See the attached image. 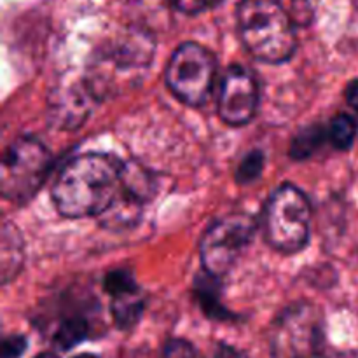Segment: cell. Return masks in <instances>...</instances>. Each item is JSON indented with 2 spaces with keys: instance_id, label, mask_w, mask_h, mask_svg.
<instances>
[{
  "instance_id": "obj_19",
  "label": "cell",
  "mask_w": 358,
  "mask_h": 358,
  "mask_svg": "<svg viewBox=\"0 0 358 358\" xmlns=\"http://www.w3.org/2000/svg\"><path fill=\"white\" fill-rule=\"evenodd\" d=\"M213 358H254L248 355L247 352L240 348H234V346L226 345V343H219L213 352Z\"/></svg>"
},
{
  "instance_id": "obj_18",
  "label": "cell",
  "mask_w": 358,
  "mask_h": 358,
  "mask_svg": "<svg viewBox=\"0 0 358 358\" xmlns=\"http://www.w3.org/2000/svg\"><path fill=\"white\" fill-rule=\"evenodd\" d=\"M170 2L173 3L178 10H182V13L199 14L217 7L222 0H170Z\"/></svg>"
},
{
  "instance_id": "obj_12",
  "label": "cell",
  "mask_w": 358,
  "mask_h": 358,
  "mask_svg": "<svg viewBox=\"0 0 358 358\" xmlns=\"http://www.w3.org/2000/svg\"><path fill=\"white\" fill-rule=\"evenodd\" d=\"M23 264V241L20 231L6 222L2 227V280L3 283L17 275Z\"/></svg>"
},
{
  "instance_id": "obj_11",
  "label": "cell",
  "mask_w": 358,
  "mask_h": 358,
  "mask_svg": "<svg viewBox=\"0 0 358 358\" xmlns=\"http://www.w3.org/2000/svg\"><path fill=\"white\" fill-rule=\"evenodd\" d=\"M194 297L206 318L215 322H234L236 315L227 310L222 303V283L219 276L203 273L194 280Z\"/></svg>"
},
{
  "instance_id": "obj_2",
  "label": "cell",
  "mask_w": 358,
  "mask_h": 358,
  "mask_svg": "<svg viewBox=\"0 0 358 358\" xmlns=\"http://www.w3.org/2000/svg\"><path fill=\"white\" fill-rule=\"evenodd\" d=\"M236 17L241 42L255 59L280 65L292 58L296 30L278 0H241Z\"/></svg>"
},
{
  "instance_id": "obj_9",
  "label": "cell",
  "mask_w": 358,
  "mask_h": 358,
  "mask_svg": "<svg viewBox=\"0 0 358 358\" xmlns=\"http://www.w3.org/2000/svg\"><path fill=\"white\" fill-rule=\"evenodd\" d=\"M105 292L110 296V313L119 331H129L142 318L145 310V299L142 289L129 271L115 269L103 280Z\"/></svg>"
},
{
  "instance_id": "obj_20",
  "label": "cell",
  "mask_w": 358,
  "mask_h": 358,
  "mask_svg": "<svg viewBox=\"0 0 358 358\" xmlns=\"http://www.w3.org/2000/svg\"><path fill=\"white\" fill-rule=\"evenodd\" d=\"M346 101L350 103V107L353 108V110L358 112V79L352 80V83L346 86Z\"/></svg>"
},
{
  "instance_id": "obj_22",
  "label": "cell",
  "mask_w": 358,
  "mask_h": 358,
  "mask_svg": "<svg viewBox=\"0 0 358 358\" xmlns=\"http://www.w3.org/2000/svg\"><path fill=\"white\" fill-rule=\"evenodd\" d=\"M72 358H100V357L94 355V353H79V355H76Z\"/></svg>"
},
{
  "instance_id": "obj_3",
  "label": "cell",
  "mask_w": 358,
  "mask_h": 358,
  "mask_svg": "<svg viewBox=\"0 0 358 358\" xmlns=\"http://www.w3.org/2000/svg\"><path fill=\"white\" fill-rule=\"evenodd\" d=\"M324 311L311 303H294L280 311L268 331L273 358H320L325 353Z\"/></svg>"
},
{
  "instance_id": "obj_15",
  "label": "cell",
  "mask_w": 358,
  "mask_h": 358,
  "mask_svg": "<svg viewBox=\"0 0 358 358\" xmlns=\"http://www.w3.org/2000/svg\"><path fill=\"white\" fill-rule=\"evenodd\" d=\"M262 170H264V154L261 150H252L238 164L236 182L238 184H248V182L257 180Z\"/></svg>"
},
{
  "instance_id": "obj_1",
  "label": "cell",
  "mask_w": 358,
  "mask_h": 358,
  "mask_svg": "<svg viewBox=\"0 0 358 358\" xmlns=\"http://www.w3.org/2000/svg\"><path fill=\"white\" fill-rule=\"evenodd\" d=\"M126 168L114 154H79L56 178L52 187L56 210L66 219L103 215L124 187Z\"/></svg>"
},
{
  "instance_id": "obj_5",
  "label": "cell",
  "mask_w": 358,
  "mask_h": 358,
  "mask_svg": "<svg viewBox=\"0 0 358 358\" xmlns=\"http://www.w3.org/2000/svg\"><path fill=\"white\" fill-rule=\"evenodd\" d=\"M52 168V157L44 143L34 136H21L7 147L2 159V194L16 205L30 201Z\"/></svg>"
},
{
  "instance_id": "obj_6",
  "label": "cell",
  "mask_w": 358,
  "mask_h": 358,
  "mask_svg": "<svg viewBox=\"0 0 358 358\" xmlns=\"http://www.w3.org/2000/svg\"><path fill=\"white\" fill-rule=\"evenodd\" d=\"M215 72L217 63L212 51L198 42H184L168 62L166 84L185 105L201 107L212 94Z\"/></svg>"
},
{
  "instance_id": "obj_16",
  "label": "cell",
  "mask_w": 358,
  "mask_h": 358,
  "mask_svg": "<svg viewBox=\"0 0 358 358\" xmlns=\"http://www.w3.org/2000/svg\"><path fill=\"white\" fill-rule=\"evenodd\" d=\"M159 358H206L192 345L191 341L184 338H171L168 339L166 345L163 346Z\"/></svg>"
},
{
  "instance_id": "obj_13",
  "label": "cell",
  "mask_w": 358,
  "mask_h": 358,
  "mask_svg": "<svg viewBox=\"0 0 358 358\" xmlns=\"http://www.w3.org/2000/svg\"><path fill=\"white\" fill-rule=\"evenodd\" d=\"M325 129H327V142L336 150H348L355 143L358 126L352 115L338 114L331 119Z\"/></svg>"
},
{
  "instance_id": "obj_7",
  "label": "cell",
  "mask_w": 358,
  "mask_h": 358,
  "mask_svg": "<svg viewBox=\"0 0 358 358\" xmlns=\"http://www.w3.org/2000/svg\"><path fill=\"white\" fill-rule=\"evenodd\" d=\"M255 220L247 213H231L215 220L199 241L203 269L213 276H226L255 236Z\"/></svg>"
},
{
  "instance_id": "obj_23",
  "label": "cell",
  "mask_w": 358,
  "mask_h": 358,
  "mask_svg": "<svg viewBox=\"0 0 358 358\" xmlns=\"http://www.w3.org/2000/svg\"><path fill=\"white\" fill-rule=\"evenodd\" d=\"M320 358H348V357H343V355H332V357H329L327 353H324V355H322Z\"/></svg>"
},
{
  "instance_id": "obj_17",
  "label": "cell",
  "mask_w": 358,
  "mask_h": 358,
  "mask_svg": "<svg viewBox=\"0 0 358 358\" xmlns=\"http://www.w3.org/2000/svg\"><path fill=\"white\" fill-rule=\"evenodd\" d=\"M27 348L28 339L23 334L7 336L2 341V358H20Z\"/></svg>"
},
{
  "instance_id": "obj_8",
  "label": "cell",
  "mask_w": 358,
  "mask_h": 358,
  "mask_svg": "<svg viewBox=\"0 0 358 358\" xmlns=\"http://www.w3.org/2000/svg\"><path fill=\"white\" fill-rule=\"evenodd\" d=\"M259 107V86L255 77L241 65L224 73L219 94V115L231 126H243L254 119Z\"/></svg>"
},
{
  "instance_id": "obj_14",
  "label": "cell",
  "mask_w": 358,
  "mask_h": 358,
  "mask_svg": "<svg viewBox=\"0 0 358 358\" xmlns=\"http://www.w3.org/2000/svg\"><path fill=\"white\" fill-rule=\"evenodd\" d=\"M324 142H327V129L322 128V126H311V128H306L294 138L290 154L296 159L303 161L306 157L313 156Z\"/></svg>"
},
{
  "instance_id": "obj_4",
  "label": "cell",
  "mask_w": 358,
  "mask_h": 358,
  "mask_svg": "<svg viewBox=\"0 0 358 358\" xmlns=\"http://www.w3.org/2000/svg\"><path fill=\"white\" fill-rule=\"evenodd\" d=\"M311 206L304 192L283 184L269 196L264 208V236L273 248L285 254L301 252L310 241Z\"/></svg>"
},
{
  "instance_id": "obj_21",
  "label": "cell",
  "mask_w": 358,
  "mask_h": 358,
  "mask_svg": "<svg viewBox=\"0 0 358 358\" xmlns=\"http://www.w3.org/2000/svg\"><path fill=\"white\" fill-rule=\"evenodd\" d=\"M34 358H59V357L52 352H42V353H38V355H35Z\"/></svg>"
},
{
  "instance_id": "obj_10",
  "label": "cell",
  "mask_w": 358,
  "mask_h": 358,
  "mask_svg": "<svg viewBox=\"0 0 358 358\" xmlns=\"http://www.w3.org/2000/svg\"><path fill=\"white\" fill-rule=\"evenodd\" d=\"M91 334H93V324L90 315L79 310H70L65 311L56 322L51 343L59 352H69L90 339Z\"/></svg>"
}]
</instances>
